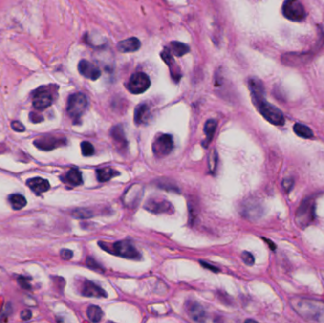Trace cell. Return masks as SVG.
<instances>
[{"label":"cell","mask_w":324,"mask_h":323,"mask_svg":"<svg viewBox=\"0 0 324 323\" xmlns=\"http://www.w3.org/2000/svg\"><path fill=\"white\" fill-rule=\"evenodd\" d=\"M99 245L101 248L106 250L113 255L129 259V260H139L140 253L139 250L133 246L129 241H120L114 244H108L100 242Z\"/></svg>","instance_id":"obj_1"},{"label":"cell","mask_w":324,"mask_h":323,"mask_svg":"<svg viewBox=\"0 0 324 323\" xmlns=\"http://www.w3.org/2000/svg\"><path fill=\"white\" fill-rule=\"evenodd\" d=\"M27 185H28V187H30V189L34 194H36L38 195L46 193L50 188L49 182L46 179L41 178V177H34V178L29 179L27 181Z\"/></svg>","instance_id":"obj_18"},{"label":"cell","mask_w":324,"mask_h":323,"mask_svg":"<svg viewBox=\"0 0 324 323\" xmlns=\"http://www.w3.org/2000/svg\"><path fill=\"white\" fill-rule=\"evenodd\" d=\"M63 180L65 181V183H67V184L75 187V186H79L83 183V176L79 170L73 168V169L69 170L65 173Z\"/></svg>","instance_id":"obj_21"},{"label":"cell","mask_w":324,"mask_h":323,"mask_svg":"<svg viewBox=\"0 0 324 323\" xmlns=\"http://www.w3.org/2000/svg\"><path fill=\"white\" fill-rule=\"evenodd\" d=\"M88 319L94 323H98L103 318V310L97 305H90L86 310Z\"/></svg>","instance_id":"obj_28"},{"label":"cell","mask_w":324,"mask_h":323,"mask_svg":"<svg viewBox=\"0 0 324 323\" xmlns=\"http://www.w3.org/2000/svg\"><path fill=\"white\" fill-rule=\"evenodd\" d=\"M72 215L76 218H89V217H92L93 216L92 213L89 210H86V209L75 210L72 213Z\"/></svg>","instance_id":"obj_31"},{"label":"cell","mask_w":324,"mask_h":323,"mask_svg":"<svg viewBox=\"0 0 324 323\" xmlns=\"http://www.w3.org/2000/svg\"><path fill=\"white\" fill-rule=\"evenodd\" d=\"M19 285L24 288V289H30L31 288V283H30V279L26 277H19L17 280Z\"/></svg>","instance_id":"obj_34"},{"label":"cell","mask_w":324,"mask_h":323,"mask_svg":"<svg viewBox=\"0 0 324 323\" xmlns=\"http://www.w3.org/2000/svg\"><path fill=\"white\" fill-rule=\"evenodd\" d=\"M263 241H264V242H266V243L269 245V247H270L272 250H275V249H276V246H275V244H274L273 242H271V241L267 240L266 238H263Z\"/></svg>","instance_id":"obj_41"},{"label":"cell","mask_w":324,"mask_h":323,"mask_svg":"<svg viewBox=\"0 0 324 323\" xmlns=\"http://www.w3.org/2000/svg\"><path fill=\"white\" fill-rule=\"evenodd\" d=\"M216 127H217V122L216 120H209L205 123L204 126V133L206 136V140L203 141L204 146H208L212 139H214L215 133H216Z\"/></svg>","instance_id":"obj_22"},{"label":"cell","mask_w":324,"mask_h":323,"mask_svg":"<svg viewBox=\"0 0 324 323\" xmlns=\"http://www.w3.org/2000/svg\"><path fill=\"white\" fill-rule=\"evenodd\" d=\"M310 58L309 52L304 53H286L282 56L281 60L282 63L289 66H295L300 65L303 64L304 62L308 61Z\"/></svg>","instance_id":"obj_17"},{"label":"cell","mask_w":324,"mask_h":323,"mask_svg":"<svg viewBox=\"0 0 324 323\" xmlns=\"http://www.w3.org/2000/svg\"><path fill=\"white\" fill-rule=\"evenodd\" d=\"M51 104H52V96L50 93L46 90L37 91L32 100L33 107L38 110H44L46 108H49Z\"/></svg>","instance_id":"obj_15"},{"label":"cell","mask_w":324,"mask_h":323,"mask_svg":"<svg viewBox=\"0 0 324 323\" xmlns=\"http://www.w3.org/2000/svg\"><path fill=\"white\" fill-rule=\"evenodd\" d=\"M150 117H151L150 108L146 104L139 105L135 109L134 121L137 125H141V124L148 123Z\"/></svg>","instance_id":"obj_19"},{"label":"cell","mask_w":324,"mask_h":323,"mask_svg":"<svg viewBox=\"0 0 324 323\" xmlns=\"http://www.w3.org/2000/svg\"><path fill=\"white\" fill-rule=\"evenodd\" d=\"M243 215L250 220H256L263 215V207L258 200H247L243 207Z\"/></svg>","instance_id":"obj_10"},{"label":"cell","mask_w":324,"mask_h":323,"mask_svg":"<svg viewBox=\"0 0 324 323\" xmlns=\"http://www.w3.org/2000/svg\"><path fill=\"white\" fill-rule=\"evenodd\" d=\"M86 262L87 266L90 267V268H92L93 270H97V271H100V272L103 271L104 272V267L99 262H97L96 260H94L93 258H91V257H88L86 259Z\"/></svg>","instance_id":"obj_32"},{"label":"cell","mask_w":324,"mask_h":323,"mask_svg":"<svg viewBox=\"0 0 324 323\" xmlns=\"http://www.w3.org/2000/svg\"><path fill=\"white\" fill-rule=\"evenodd\" d=\"M186 309L193 321L197 323H204L206 320V313L198 302L189 301L186 302Z\"/></svg>","instance_id":"obj_14"},{"label":"cell","mask_w":324,"mask_h":323,"mask_svg":"<svg viewBox=\"0 0 324 323\" xmlns=\"http://www.w3.org/2000/svg\"><path fill=\"white\" fill-rule=\"evenodd\" d=\"M30 119H31V122L34 123H41L43 121V117L39 114H36V113H31Z\"/></svg>","instance_id":"obj_39"},{"label":"cell","mask_w":324,"mask_h":323,"mask_svg":"<svg viewBox=\"0 0 324 323\" xmlns=\"http://www.w3.org/2000/svg\"><path fill=\"white\" fill-rule=\"evenodd\" d=\"M12 128L16 132H24L25 131V126L19 122H13L12 123Z\"/></svg>","instance_id":"obj_38"},{"label":"cell","mask_w":324,"mask_h":323,"mask_svg":"<svg viewBox=\"0 0 324 323\" xmlns=\"http://www.w3.org/2000/svg\"><path fill=\"white\" fill-rule=\"evenodd\" d=\"M170 48L171 53L177 56V57H181V56L185 55L190 51L189 46H187L184 43L177 42V41L172 42Z\"/></svg>","instance_id":"obj_24"},{"label":"cell","mask_w":324,"mask_h":323,"mask_svg":"<svg viewBox=\"0 0 324 323\" xmlns=\"http://www.w3.org/2000/svg\"><path fill=\"white\" fill-rule=\"evenodd\" d=\"M60 255H61L62 259L68 261L73 257V252L69 249H62L61 252H60Z\"/></svg>","instance_id":"obj_36"},{"label":"cell","mask_w":324,"mask_h":323,"mask_svg":"<svg viewBox=\"0 0 324 323\" xmlns=\"http://www.w3.org/2000/svg\"><path fill=\"white\" fill-rule=\"evenodd\" d=\"M294 180L292 178H285L282 181V188L284 189L285 192H290L291 189L293 188Z\"/></svg>","instance_id":"obj_35"},{"label":"cell","mask_w":324,"mask_h":323,"mask_svg":"<svg viewBox=\"0 0 324 323\" xmlns=\"http://www.w3.org/2000/svg\"><path fill=\"white\" fill-rule=\"evenodd\" d=\"M117 47L121 52H124V53L135 52V51L139 50V47H140V41L136 37H130L128 39H125V40L119 42Z\"/></svg>","instance_id":"obj_20"},{"label":"cell","mask_w":324,"mask_h":323,"mask_svg":"<svg viewBox=\"0 0 324 323\" xmlns=\"http://www.w3.org/2000/svg\"><path fill=\"white\" fill-rule=\"evenodd\" d=\"M199 263H200L201 265H202L204 268H207V269H209V270H211V271H213V272H219V271H220L218 267H216V266L213 265V264H211V263H209V262L199 261Z\"/></svg>","instance_id":"obj_37"},{"label":"cell","mask_w":324,"mask_h":323,"mask_svg":"<svg viewBox=\"0 0 324 323\" xmlns=\"http://www.w3.org/2000/svg\"><path fill=\"white\" fill-rule=\"evenodd\" d=\"M282 14L285 18L294 22H301L306 16L304 6L297 0L285 1L282 5Z\"/></svg>","instance_id":"obj_5"},{"label":"cell","mask_w":324,"mask_h":323,"mask_svg":"<svg viewBox=\"0 0 324 323\" xmlns=\"http://www.w3.org/2000/svg\"><path fill=\"white\" fill-rule=\"evenodd\" d=\"M79 72L89 80L95 81L101 76V70L92 63L86 60H82L78 65Z\"/></svg>","instance_id":"obj_13"},{"label":"cell","mask_w":324,"mask_h":323,"mask_svg":"<svg viewBox=\"0 0 324 323\" xmlns=\"http://www.w3.org/2000/svg\"><path fill=\"white\" fill-rule=\"evenodd\" d=\"M97 178L100 182H107L113 177L120 174V172L111 167H105L102 169L97 170Z\"/></svg>","instance_id":"obj_23"},{"label":"cell","mask_w":324,"mask_h":323,"mask_svg":"<svg viewBox=\"0 0 324 323\" xmlns=\"http://www.w3.org/2000/svg\"><path fill=\"white\" fill-rule=\"evenodd\" d=\"M161 58L163 59V61L165 62V63L169 65L172 78H173L175 82H178L179 79L181 78V73H180V71H179L178 66H177V65H175V63H174V59H173V54L171 53L170 49H168V48H164V49L161 51Z\"/></svg>","instance_id":"obj_16"},{"label":"cell","mask_w":324,"mask_h":323,"mask_svg":"<svg viewBox=\"0 0 324 323\" xmlns=\"http://www.w3.org/2000/svg\"><path fill=\"white\" fill-rule=\"evenodd\" d=\"M217 153L216 151H212V153L209 155V160H208V165L209 168L211 170L212 172H215L216 170V165H217Z\"/></svg>","instance_id":"obj_30"},{"label":"cell","mask_w":324,"mask_h":323,"mask_svg":"<svg viewBox=\"0 0 324 323\" xmlns=\"http://www.w3.org/2000/svg\"><path fill=\"white\" fill-rule=\"evenodd\" d=\"M294 132L297 136L302 138V139H312L314 134L313 131L309 128L308 126L302 124V123H296L294 125Z\"/></svg>","instance_id":"obj_25"},{"label":"cell","mask_w":324,"mask_h":323,"mask_svg":"<svg viewBox=\"0 0 324 323\" xmlns=\"http://www.w3.org/2000/svg\"><path fill=\"white\" fill-rule=\"evenodd\" d=\"M81 293L85 297L88 298H107L108 293L106 292L102 287L93 282L91 280H85L82 284Z\"/></svg>","instance_id":"obj_12"},{"label":"cell","mask_w":324,"mask_h":323,"mask_svg":"<svg viewBox=\"0 0 324 323\" xmlns=\"http://www.w3.org/2000/svg\"><path fill=\"white\" fill-rule=\"evenodd\" d=\"M173 149V139L171 135H161L154 139L153 152L156 157H164Z\"/></svg>","instance_id":"obj_8"},{"label":"cell","mask_w":324,"mask_h":323,"mask_svg":"<svg viewBox=\"0 0 324 323\" xmlns=\"http://www.w3.org/2000/svg\"><path fill=\"white\" fill-rule=\"evenodd\" d=\"M150 85L151 81L145 73L137 72L130 77L126 87L132 94H141L150 87Z\"/></svg>","instance_id":"obj_7"},{"label":"cell","mask_w":324,"mask_h":323,"mask_svg":"<svg viewBox=\"0 0 324 323\" xmlns=\"http://www.w3.org/2000/svg\"><path fill=\"white\" fill-rule=\"evenodd\" d=\"M315 220V202L311 198L302 201L300 205L296 215L295 221L299 227L305 229L310 226Z\"/></svg>","instance_id":"obj_4"},{"label":"cell","mask_w":324,"mask_h":323,"mask_svg":"<svg viewBox=\"0 0 324 323\" xmlns=\"http://www.w3.org/2000/svg\"><path fill=\"white\" fill-rule=\"evenodd\" d=\"M81 150H82V154L85 156H91L95 153V149H94L92 144L88 141H83L81 143Z\"/></svg>","instance_id":"obj_29"},{"label":"cell","mask_w":324,"mask_h":323,"mask_svg":"<svg viewBox=\"0 0 324 323\" xmlns=\"http://www.w3.org/2000/svg\"><path fill=\"white\" fill-rule=\"evenodd\" d=\"M88 106L87 98L83 93H74L69 96L66 105V111L68 116L73 122H79L81 117L86 112Z\"/></svg>","instance_id":"obj_3"},{"label":"cell","mask_w":324,"mask_h":323,"mask_svg":"<svg viewBox=\"0 0 324 323\" xmlns=\"http://www.w3.org/2000/svg\"><path fill=\"white\" fill-rule=\"evenodd\" d=\"M144 208L153 214H171L173 211V208L170 202L165 199L157 198L149 199L145 204Z\"/></svg>","instance_id":"obj_9"},{"label":"cell","mask_w":324,"mask_h":323,"mask_svg":"<svg viewBox=\"0 0 324 323\" xmlns=\"http://www.w3.org/2000/svg\"><path fill=\"white\" fill-rule=\"evenodd\" d=\"M65 139H57L54 137H43L34 140V145L43 151H51L65 144Z\"/></svg>","instance_id":"obj_11"},{"label":"cell","mask_w":324,"mask_h":323,"mask_svg":"<svg viewBox=\"0 0 324 323\" xmlns=\"http://www.w3.org/2000/svg\"><path fill=\"white\" fill-rule=\"evenodd\" d=\"M242 259L247 265H253L255 262L254 256L250 252H247V251H244L242 253Z\"/></svg>","instance_id":"obj_33"},{"label":"cell","mask_w":324,"mask_h":323,"mask_svg":"<svg viewBox=\"0 0 324 323\" xmlns=\"http://www.w3.org/2000/svg\"><path fill=\"white\" fill-rule=\"evenodd\" d=\"M21 318L24 321H28L31 318V312L30 310H25L21 313Z\"/></svg>","instance_id":"obj_40"},{"label":"cell","mask_w":324,"mask_h":323,"mask_svg":"<svg viewBox=\"0 0 324 323\" xmlns=\"http://www.w3.org/2000/svg\"><path fill=\"white\" fill-rule=\"evenodd\" d=\"M245 323H259L258 322H256V321H254V320H251V319H248V320H247L246 322H245Z\"/></svg>","instance_id":"obj_42"},{"label":"cell","mask_w":324,"mask_h":323,"mask_svg":"<svg viewBox=\"0 0 324 323\" xmlns=\"http://www.w3.org/2000/svg\"><path fill=\"white\" fill-rule=\"evenodd\" d=\"M111 137L113 138V139L118 144H121L123 146H126L127 145V141L125 139L124 130H123V127L121 125H117V126H114L112 128V130H111Z\"/></svg>","instance_id":"obj_27"},{"label":"cell","mask_w":324,"mask_h":323,"mask_svg":"<svg viewBox=\"0 0 324 323\" xmlns=\"http://www.w3.org/2000/svg\"><path fill=\"white\" fill-rule=\"evenodd\" d=\"M108 323H113V322H108Z\"/></svg>","instance_id":"obj_43"},{"label":"cell","mask_w":324,"mask_h":323,"mask_svg":"<svg viewBox=\"0 0 324 323\" xmlns=\"http://www.w3.org/2000/svg\"><path fill=\"white\" fill-rule=\"evenodd\" d=\"M9 202L12 206V208L14 210H16V211H19V210H22L23 208L26 207L27 205V200L26 198L21 195V194H12L9 196Z\"/></svg>","instance_id":"obj_26"},{"label":"cell","mask_w":324,"mask_h":323,"mask_svg":"<svg viewBox=\"0 0 324 323\" xmlns=\"http://www.w3.org/2000/svg\"><path fill=\"white\" fill-rule=\"evenodd\" d=\"M293 306L302 317L309 320H317L322 314V307H320L317 302L307 300L294 301Z\"/></svg>","instance_id":"obj_6"},{"label":"cell","mask_w":324,"mask_h":323,"mask_svg":"<svg viewBox=\"0 0 324 323\" xmlns=\"http://www.w3.org/2000/svg\"><path fill=\"white\" fill-rule=\"evenodd\" d=\"M252 101L255 104L256 108H258L259 112L262 114V117L267 122L274 125H282L284 123V116L282 112L273 105L266 102L264 97Z\"/></svg>","instance_id":"obj_2"}]
</instances>
